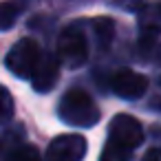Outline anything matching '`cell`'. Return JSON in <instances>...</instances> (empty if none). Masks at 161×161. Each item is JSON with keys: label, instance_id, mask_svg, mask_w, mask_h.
<instances>
[{"label": "cell", "instance_id": "1", "mask_svg": "<svg viewBox=\"0 0 161 161\" xmlns=\"http://www.w3.org/2000/svg\"><path fill=\"white\" fill-rule=\"evenodd\" d=\"M58 115L64 124L80 126V128H91L102 117L93 97L82 88H71L62 95V99L58 104Z\"/></svg>", "mask_w": 161, "mask_h": 161}, {"label": "cell", "instance_id": "2", "mask_svg": "<svg viewBox=\"0 0 161 161\" xmlns=\"http://www.w3.org/2000/svg\"><path fill=\"white\" fill-rule=\"evenodd\" d=\"M42 58H44V53H42V47L38 44V40L36 38H22L9 49L5 64L11 71V75H16L20 80H33Z\"/></svg>", "mask_w": 161, "mask_h": 161}, {"label": "cell", "instance_id": "3", "mask_svg": "<svg viewBox=\"0 0 161 161\" xmlns=\"http://www.w3.org/2000/svg\"><path fill=\"white\" fill-rule=\"evenodd\" d=\"M58 60L69 69H80L88 62V42L80 27H66L58 38Z\"/></svg>", "mask_w": 161, "mask_h": 161}, {"label": "cell", "instance_id": "4", "mask_svg": "<svg viewBox=\"0 0 161 161\" xmlns=\"http://www.w3.org/2000/svg\"><path fill=\"white\" fill-rule=\"evenodd\" d=\"M143 141V128L141 121L132 115H115L108 126V143H115L119 148H126L135 152Z\"/></svg>", "mask_w": 161, "mask_h": 161}, {"label": "cell", "instance_id": "5", "mask_svg": "<svg viewBox=\"0 0 161 161\" xmlns=\"http://www.w3.org/2000/svg\"><path fill=\"white\" fill-rule=\"evenodd\" d=\"M86 154V139L82 135H60L47 148V161H82Z\"/></svg>", "mask_w": 161, "mask_h": 161}, {"label": "cell", "instance_id": "6", "mask_svg": "<svg viewBox=\"0 0 161 161\" xmlns=\"http://www.w3.org/2000/svg\"><path fill=\"white\" fill-rule=\"evenodd\" d=\"M110 88L117 97H124V99H139L146 88H148V80L146 75L137 73V71H130V69H119L110 75Z\"/></svg>", "mask_w": 161, "mask_h": 161}, {"label": "cell", "instance_id": "7", "mask_svg": "<svg viewBox=\"0 0 161 161\" xmlns=\"http://www.w3.org/2000/svg\"><path fill=\"white\" fill-rule=\"evenodd\" d=\"M141 36H139V58H143L148 64L161 66V27L141 22Z\"/></svg>", "mask_w": 161, "mask_h": 161}, {"label": "cell", "instance_id": "8", "mask_svg": "<svg viewBox=\"0 0 161 161\" xmlns=\"http://www.w3.org/2000/svg\"><path fill=\"white\" fill-rule=\"evenodd\" d=\"M58 77H60V60L58 55H51V53H44L31 84L38 93H49L55 84H58Z\"/></svg>", "mask_w": 161, "mask_h": 161}, {"label": "cell", "instance_id": "9", "mask_svg": "<svg viewBox=\"0 0 161 161\" xmlns=\"http://www.w3.org/2000/svg\"><path fill=\"white\" fill-rule=\"evenodd\" d=\"M5 161H42V159H40V152H38L36 146L20 143V146H14L5 154Z\"/></svg>", "mask_w": 161, "mask_h": 161}, {"label": "cell", "instance_id": "10", "mask_svg": "<svg viewBox=\"0 0 161 161\" xmlns=\"http://www.w3.org/2000/svg\"><path fill=\"white\" fill-rule=\"evenodd\" d=\"M25 9V5H18V3H5L0 7V29L7 31L11 29V25L16 22V16Z\"/></svg>", "mask_w": 161, "mask_h": 161}, {"label": "cell", "instance_id": "11", "mask_svg": "<svg viewBox=\"0 0 161 161\" xmlns=\"http://www.w3.org/2000/svg\"><path fill=\"white\" fill-rule=\"evenodd\" d=\"M130 159H132V152L130 150L119 148V146L108 143V141H106V146H104V150L99 154V161H130Z\"/></svg>", "mask_w": 161, "mask_h": 161}, {"label": "cell", "instance_id": "12", "mask_svg": "<svg viewBox=\"0 0 161 161\" xmlns=\"http://www.w3.org/2000/svg\"><path fill=\"white\" fill-rule=\"evenodd\" d=\"M93 29H95L97 40H99L102 47H104V44H110L113 33H115V25H113V20H108V18H97V20L93 22Z\"/></svg>", "mask_w": 161, "mask_h": 161}, {"label": "cell", "instance_id": "13", "mask_svg": "<svg viewBox=\"0 0 161 161\" xmlns=\"http://www.w3.org/2000/svg\"><path fill=\"white\" fill-rule=\"evenodd\" d=\"M0 95H3V115H0V119H3V124H7L14 117V99H11L9 88H3Z\"/></svg>", "mask_w": 161, "mask_h": 161}, {"label": "cell", "instance_id": "14", "mask_svg": "<svg viewBox=\"0 0 161 161\" xmlns=\"http://www.w3.org/2000/svg\"><path fill=\"white\" fill-rule=\"evenodd\" d=\"M141 161H161V148H150L141 157Z\"/></svg>", "mask_w": 161, "mask_h": 161}, {"label": "cell", "instance_id": "15", "mask_svg": "<svg viewBox=\"0 0 161 161\" xmlns=\"http://www.w3.org/2000/svg\"><path fill=\"white\" fill-rule=\"evenodd\" d=\"M157 11H159V14H161V5H159V7H157Z\"/></svg>", "mask_w": 161, "mask_h": 161}]
</instances>
